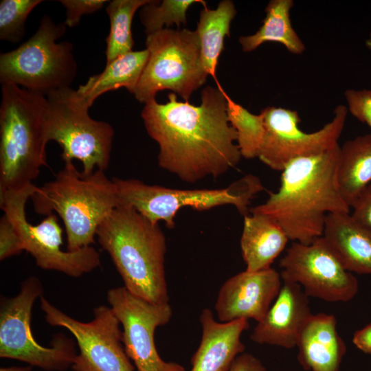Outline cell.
<instances>
[{
	"label": "cell",
	"mask_w": 371,
	"mask_h": 371,
	"mask_svg": "<svg viewBox=\"0 0 371 371\" xmlns=\"http://www.w3.org/2000/svg\"><path fill=\"white\" fill-rule=\"evenodd\" d=\"M216 82V87L202 90L199 106L179 102L171 92L166 103L152 100L141 113L146 132L159 145V166L185 182L218 177L242 157L228 121L225 91Z\"/></svg>",
	"instance_id": "6da1fadb"
},
{
	"label": "cell",
	"mask_w": 371,
	"mask_h": 371,
	"mask_svg": "<svg viewBox=\"0 0 371 371\" xmlns=\"http://www.w3.org/2000/svg\"><path fill=\"white\" fill-rule=\"evenodd\" d=\"M340 146L291 161L283 169L280 186L251 213L273 218L289 240L309 245L323 235L327 214L350 213L338 188Z\"/></svg>",
	"instance_id": "7a4b0ae2"
},
{
	"label": "cell",
	"mask_w": 371,
	"mask_h": 371,
	"mask_svg": "<svg viewBox=\"0 0 371 371\" xmlns=\"http://www.w3.org/2000/svg\"><path fill=\"white\" fill-rule=\"evenodd\" d=\"M96 238L131 294L153 303L169 302L166 243L159 223L131 207L118 205L99 226Z\"/></svg>",
	"instance_id": "3957f363"
},
{
	"label": "cell",
	"mask_w": 371,
	"mask_h": 371,
	"mask_svg": "<svg viewBox=\"0 0 371 371\" xmlns=\"http://www.w3.org/2000/svg\"><path fill=\"white\" fill-rule=\"evenodd\" d=\"M45 95L1 85L0 194L31 186L47 165Z\"/></svg>",
	"instance_id": "277c9868"
},
{
	"label": "cell",
	"mask_w": 371,
	"mask_h": 371,
	"mask_svg": "<svg viewBox=\"0 0 371 371\" xmlns=\"http://www.w3.org/2000/svg\"><path fill=\"white\" fill-rule=\"evenodd\" d=\"M31 198L36 213L54 212L61 218L69 251L91 246L98 228L119 205L115 185L104 171L85 175L73 161L65 162L55 178L38 187Z\"/></svg>",
	"instance_id": "5b68a950"
},
{
	"label": "cell",
	"mask_w": 371,
	"mask_h": 371,
	"mask_svg": "<svg viewBox=\"0 0 371 371\" xmlns=\"http://www.w3.org/2000/svg\"><path fill=\"white\" fill-rule=\"evenodd\" d=\"M66 31L65 23H56L48 15L41 20L36 32L17 48L0 54V82L14 84L47 95L71 87L78 66L71 43L56 41Z\"/></svg>",
	"instance_id": "8992f818"
},
{
	"label": "cell",
	"mask_w": 371,
	"mask_h": 371,
	"mask_svg": "<svg viewBox=\"0 0 371 371\" xmlns=\"http://www.w3.org/2000/svg\"><path fill=\"white\" fill-rule=\"evenodd\" d=\"M117 190L118 205L134 208L153 223L164 221L175 227L178 211L189 207L199 211L224 205H234L243 216L248 215L251 199L264 190L260 179L248 174L221 189L180 190L148 185L136 179H112Z\"/></svg>",
	"instance_id": "52a82bcc"
},
{
	"label": "cell",
	"mask_w": 371,
	"mask_h": 371,
	"mask_svg": "<svg viewBox=\"0 0 371 371\" xmlns=\"http://www.w3.org/2000/svg\"><path fill=\"white\" fill-rule=\"evenodd\" d=\"M46 98L47 139L60 146L64 163L79 160L85 175L95 170L105 171L109 165L114 136L112 126L91 118L90 107L77 90L71 87L51 91Z\"/></svg>",
	"instance_id": "ba28073f"
},
{
	"label": "cell",
	"mask_w": 371,
	"mask_h": 371,
	"mask_svg": "<svg viewBox=\"0 0 371 371\" xmlns=\"http://www.w3.org/2000/svg\"><path fill=\"white\" fill-rule=\"evenodd\" d=\"M146 46L149 56L133 93L135 98L146 104L159 91L168 89L189 102L209 75L196 32L166 27L147 35Z\"/></svg>",
	"instance_id": "9c48e42d"
},
{
	"label": "cell",
	"mask_w": 371,
	"mask_h": 371,
	"mask_svg": "<svg viewBox=\"0 0 371 371\" xmlns=\"http://www.w3.org/2000/svg\"><path fill=\"white\" fill-rule=\"evenodd\" d=\"M41 281L32 276L24 280L14 297H1L0 357L19 360L47 371H65L77 355L76 343L63 333L56 334L49 347L39 344L31 328L32 309L43 295Z\"/></svg>",
	"instance_id": "30bf717a"
},
{
	"label": "cell",
	"mask_w": 371,
	"mask_h": 371,
	"mask_svg": "<svg viewBox=\"0 0 371 371\" xmlns=\"http://www.w3.org/2000/svg\"><path fill=\"white\" fill-rule=\"evenodd\" d=\"M34 184L16 191L0 194V207L19 235L24 249L42 269L53 270L78 278L98 268V251L92 246L74 251H63V229L56 214H50L38 225L27 221L25 207L29 198L36 192Z\"/></svg>",
	"instance_id": "8fae6325"
},
{
	"label": "cell",
	"mask_w": 371,
	"mask_h": 371,
	"mask_svg": "<svg viewBox=\"0 0 371 371\" xmlns=\"http://www.w3.org/2000/svg\"><path fill=\"white\" fill-rule=\"evenodd\" d=\"M41 309L46 322L69 330L76 339L79 353L74 359V371H134L122 343L120 323L109 306L93 309V318L78 321L52 304L43 295Z\"/></svg>",
	"instance_id": "7c38bea8"
},
{
	"label": "cell",
	"mask_w": 371,
	"mask_h": 371,
	"mask_svg": "<svg viewBox=\"0 0 371 371\" xmlns=\"http://www.w3.org/2000/svg\"><path fill=\"white\" fill-rule=\"evenodd\" d=\"M262 111L265 133L258 158L271 169L282 171L295 159L321 154L337 145L348 108L338 105L332 120L313 133L299 128L301 120L296 111L268 106Z\"/></svg>",
	"instance_id": "4fadbf2b"
},
{
	"label": "cell",
	"mask_w": 371,
	"mask_h": 371,
	"mask_svg": "<svg viewBox=\"0 0 371 371\" xmlns=\"http://www.w3.org/2000/svg\"><path fill=\"white\" fill-rule=\"evenodd\" d=\"M279 266L282 281L300 284L308 297L345 302L358 292L357 279L344 267L322 236L309 245L293 242Z\"/></svg>",
	"instance_id": "5bb4252c"
},
{
	"label": "cell",
	"mask_w": 371,
	"mask_h": 371,
	"mask_svg": "<svg viewBox=\"0 0 371 371\" xmlns=\"http://www.w3.org/2000/svg\"><path fill=\"white\" fill-rule=\"evenodd\" d=\"M106 299L122 325L126 353L137 371H186L179 363L164 361L155 344L156 328L168 324L172 317L169 302H148L124 286L109 289Z\"/></svg>",
	"instance_id": "9a60e30c"
},
{
	"label": "cell",
	"mask_w": 371,
	"mask_h": 371,
	"mask_svg": "<svg viewBox=\"0 0 371 371\" xmlns=\"http://www.w3.org/2000/svg\"><path fill=\"white\" fill-rule=\"evenodd\" d=\"M282 285L280 273L270 267L258 271H244L227 280L215 303L219 322L238 319L261 321L277 297Z\"/></svg>",
	"instance_id": "2e32d148"
},
{
	"label": "cell",
	"mask_w": 371,
	"mask_h": 371,
	"mask_svg": "<svg viewBox=\"0 0 371 371\" xmlns=\"http://www.w3.org/2000/svg\"><path fill=\"white\" fill-rule=\"evenodd\" d=\"M308 297L297 283L282 281L280 291L265 317L257 322L250 339L259 344L293 348L311 315Z\"/></svg>",
	"instance_id": "e0dca14e"
},
{
	"label": "cell",
	"mask_w": 371,
	"mask_h": 371,
	"mask_svg": "<svg viewBox=\"0 0 371 371\" xmlns=\"http://www.w3.org/2000/svg\"><path fill=\"white\" fill-rule=\"evenodd\" d=\"M202 335L200 344L190 363V371H228L235 359L244 352L243 333L249 328V321L217 322L209 308L200 315Z\"/></svg>",
	"instance_id": "ac0fdd59"
},
{
	"label": "cell",
	"mask_w": 371,
	"mask_h": 371,
	"mask_svg": "<svg viewBox=\"0 0 371 371\" xmlns=\"http://www.w3.org/2000/svg\"><path fill=\"white\" fill-rule=\"evenodd\" d=\"M297 346L298 359L311 371H339L346 344L337 328L332 314H311L304 324Z\"/></svg>",
	"instance_id": "d6986e66"
},
{
	"label": "cell",
	"mask_w": 371,
	"mask_h": 371,
	"mask_svg": "<svg viewBox=\"0 0 371 371\" xmlns=\"http://www.w3.org/2000/svg\"><path fill=\"white\" fill-rule=\"evenodd\" d=\"M322 237L347 271L371 275V232L350 213L327 214Z\"/></svg>",
	"instance_id": "ffe728a7"
},
{
	"label": "cell",
	"mask_w": 371,
	"mask_h": 371,
	"mask_svg": "<svg viewBox=\"0 0 371 371\" xmlns=\"http://www.w3.org/2000/svg\"><path fill=\"white\" fill-rule=\"evenodd\" d=\"M289 238L271 217L251 213L244 216L240 249L246 270L258 271L271 267Z\"/></svg>",
	"instance_id": "44dd1931"
},
{
	"label": "cell",
	"mask_w": 371,
	"mask_h": 371,
	"mask_svg": "<svg viewBox=\"0 0 371 371\" xmlns=\"http://www.w3.org/2000/svg\"><path fill=\"white\" fill-rule=\"evenodd\" d=\"M148 56L147 49L123 54L106 64L101 73L90 76L76 90L89 107L101 95L121 87L133 93Z\"/></svg>",
	"instance_id": "7402d4cb"
},
{
	"label": "cell",
	"mask_w": 371,
	"mask_h": 371,
	"mask_svg": "<svg viewBox=\"0 0 371 371\" xmlns=\"http://www.w3.org/2000/svg\"><path fill=\"white\" fill-rule=\"evenodd\" d=\"M337 181L343 200L352 208L371 183V134L358 136L340 146Z\"/></svg>",
	"instance_id": "603a6c76"
},
{
	"label": "cell",
	"mask_w": 371,
	"mask_h": 371,
	"mask_svg": "<svg viewBox=\"0 0 371 371\" xmlns=\"http://www.w3.org/2000/svg\"><path fill=\"white\" fill-rule=\"evenodd\" d=\"M293 5V0L270 1L265 8L266 16L258 30L254 34L239 37L242 50L251 52L265 43L276 42L283 45L291 54H302L305 45L293 29L290 19Z\"/></svg>",
	"instance_id": "cb8c5ba5"
},
{
	"label": "cell",
	"mask_w": 371,
	"mask_h": 371,
	"mask_svg": "<svg viewBox=\"0 0 371 371\" xmlns=\"http://www.w3.org/2000/svg\"><path fill=\"white\" fill-rule=\"evenodd\" d=\"M236 14L234 3L230 0L221 1L216 9L207 6L200 12L196 32L201 45L204 67L215 81L219 56L224 49L225 36L230 35L231 22Z\"/></svg>",
	"instance_id": "d4e9b609"
},
{
	"label": "cell",
	"mask_w": 371,
	"mask_h": 371,
	"mask_svg": "<svg viewBox=\"0 0 371 371\" xmlns=\"http://www.w3.org/2000/svg\"><path fill=\"white\" fill-rule=\"evenodd\" d=\"M152 0H113L106 8L110 31L106 39V64L131 51L134 45L131 32L136 11Z\"/></svg>",
	"instance_id": "484cf974"
},
{
	"label": "cell",
	"mask_w": 371,
	"mask_h": 371,
	"mask_svg": "<svg viewBox=\"0 0 371 371\" xmlns=\"http://www.w3.org/2000/svg\"><path fill=\"white\" fill-rule=\"evenodd\" d=\"M227 115L230 125L237 135V145L242 157H258L263 142L265 125L262 111L256 115L234 102L225 92Z\"/></svg>",
	"instance_id": "4316f807"
},
{
	"label": "cell",
	"mask_w": 371,
	"mask_h": 371,
	"mask_svg": "<svg viewBox=\"0 0 371 371\" xmlns=\"http://www.w3.org/2000/svg\"><path fill=\"white\" fill-rule=\"evenodd\" d=\"M151 1L141 8L139 19L147 35L161 30L174 24L180 27L187 23L186 12L190 5L194 3L207 6L203 0H164Z\"/></svg>",
	"instance_id": "83f0119b"
},
{
	"label": "cell",
	"mask_w": 371,
	"mask_h": 371,
	"mask_svg": "<svg viewBox=\"0 0 371 371\" xmlns=\"http://www.w3.org/2000/svg\"><path fill=\"white\" fill-rule=\"evenodd\" d=\"M41 0H1L0 1V39L16 43L25 34V22Z\"/></svg>",
	"instance_id": "f1b7e54d"
},
{
	"label": "cell",
	"mask_w": 371,
	"mask_h": 371,
	"mask_svg": "<svg viewBox=\"0 0 371 371\" xmlns=\"http://www.w3.org/2000/svg\"><path fill=\"white\" fill-rule=\"evenodd\" d=\"M23 243L8 218L3 214L0 219V260L21 254Z\"/></svg>",
	"instance_id": "f546056e"
},
{
	"label": "cell",
	"mask_w": 371,
	"mask_h": 371,
	"mask_svg": "<svg viewBox=\"0 0 371 371\" xmlns=\"http://www.w3.org/2000/svg\"><path fill=\"white\" fill-rule=\"evenodd\" d=\"M348 111L371 128V90L348 89L345 91Z\"/></svg>",
	"instance_id": "4dcf8cb0"
},
{
	"label": "cell",
	"mask_w": 371,
	"mask_h": 371,
	"mask_svg": "<svg viewBox=\"0 0 371 371\" xmlns=\"http://www.w3.org/2000/svg\"><path fill=\"white\" fill-rule=\"evenodd\" d=\"M59 2L66 9V26L70 27L78 25L84 14H92L102 9L106 0H60Z\"/></svg>",
	"instance_id": "1f68e13d"
},
{
	"label": "cell",
	"mask_w": 371,
	"mask_h": 371,
	"mask_svg": "<svg viewBox=\"0 0 371 371\" xmlns=\"http://www.w3.org/2000/svg\"><path fill=\"white\" fill-rule=\"evenodd\" d=\"M352 208V218L371 232V183L363 190Z\"/></svg>",
	"instance_id": "d6a6232c"
},
{
	"label": "cell",
	"mask_w": 371,
	"mask_h": 371,
	"mask_svg": "<svg viewBox=\"0 0 371 371\" xmlns=\"http://www.w3.org/2000/svg\"><path fill=\"white\" fill-rule=\"evenodd\" d=\"M228 371H267L261 361L249 353H242L234 361Z\"/></svg>",
	"instance_id": "836d02e7"
},
{
	"label": "cell",
	"mask_w": 371,
	"mask_h": 371,
	"mask_svg": "<svg viewBox=\"0 0 371 371\" xmlns=\"http://www.w3.org/2000/svg\"><path fill=\"white\" fill-rule=\"evenodd\" d=\"M352 342L362 352L371 354V323L355 333Z\"/></svg>",
	"instance_id": "e575fe53"
},
{
	"label": "cell",
	"mask_w": 371,
	"mask_h": 371,
	"mask_svg": "<svg viewBox=\"0 0 371 371\" xmlns=\"http://www.w3.org/2000/svg\"><path fill=\"white\" fill-rule=\"evenodd\" d=\"M0 371H32V366L27 365L26 366H12L2 367Z\"/></svg>",
	"instance_id": "d590c367"
},
{
	"label": "cell",
	"mask_w": 371,
	"mask_h": 371,
	"mask_svg": "<svg viewBox=\"0 0 371 371\" xmlns=\"http://www.w3.org/2000/svg\"><path fill=\"white\" fill-rule=\"evenodd\" d=\"M367 47L371 51V32L370 34L369 38L366 41Z\"/></svg>",
	"instance_id": "8d00e7d4"
}]
</instances>
